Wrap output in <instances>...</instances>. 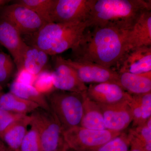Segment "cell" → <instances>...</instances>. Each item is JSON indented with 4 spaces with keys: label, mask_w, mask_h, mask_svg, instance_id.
I'll return each mask as SVG.
<instances>
[{
    "label": "cell",
    "mask_w": 151,
    "mask_h": 151,
    "mask_svg": "<svg viewBox=\"0 0 151 151\" xmlns=\"http://www.w3.org/2000/svg\"><path fill=\"white\" fill-rule=\"evenodd\" d=\"M85 92L55 90L46 96L50 110L58 119L63 131L80 126Z\"/></svg>",
    "instance_id": "277c9868"
},
{
    "label": "cell",
    "mask_w": 151,
    "mask_h": 151,
    "mask_svg": "<svg viewBox=\"0 0 151 151\" xmlns=\"http://www.w3.org/2000/svg\"><path fill=\"white\" fill-rule=\"evenodd\" d=\"M15 68L16 66L10 55L0 52V85L3 87L9 81Z\"/></svg>",
    "instance_id": "d4e9b609"
},
{
    "label": "cell",
    "mask_w": 151,
    "mask_h": 151,
    "mask_svg": "<svg viewBox=\"0 0 151 151\" xmlns=\"http://www.w3.org/2000/svg\"><path fill=\"white\" fill-rule=\"evenodd\" d=\"M86 93L91 100L104 105L129 102L132 97L119 84L110 82L91 84Z\"/></svg>",
    "instance_id": "7c38bea8"
},
{
    "label": "cell",
    "mask_w": 151,
    "mask_h": 151,
    "mask_svg": "<svg viewBox=\"0 0 151 151\" xmlns=\"http://www.w3.org/2000/svg\"><path fill=\"white\" fill-rule=\"evenodd\" d=\"M108 129L95 130L77 126L63 131L66 145L74 151H97L105 143L121 134Z\"/></svg>",
    "instance_id": "8992f818"
},
{
    "label": "cell",
    "mask_w": 151,
    "mask_h": 151,
    "mask_svg": "<svg viewBox=\"0 0 151 151\" xmlns=\"http://www.w3.org/2000/svg\"><path fill=\"white\" fill-rule=\"evenodd\" d=\"M19 151H42L39 135L34 127H31L22 141Z\"/></svg>",
    "instance_id": "4316f807"
},
{
    "label": "cell",
    "mask_w": 151,
    "mask_h": 151,
    "mask_svg": "<svg viewBox=\"0 0 151 151\" xmlns=\"http://www.w3.org/2000/svg\"><path fill=\"white\" fill-rule=\"evenodd\" d=\"M129 102L132 111L133 127L145 124L151 118V92L140 95H132Z\"/></svg>",
    "instance_id": "d6986e66"
},
{
    "label": "cell",
    "mask_w": 151,
    "mask_h": 151,
    "mask_svg": "<svg viewBox=\"0 0 151 151\" xmlns=\"http://www.w3.org/2000/svg\"><path fill=\"white\" fill-rule=\"evenodd\" d=\"M60 151H73V150H71V149L69 148V147H68V146L66 145V144H65V145H64L63 146V148L62 149H61V150H60Z\"/></svg>",
    "instance_id": "1f68e13d"
},
{
    "label": "cell",
    "mask_w": 151,
    "mask_h": 151,
    "mask_svg": "<svg viewBox=\"0 0 151 151\" xmlns=\"http://www.w3.org/2000/svg\"><path fill=\"white\" fill-rule=\"evenodd\" d=\"M9 90V92L20 98L36 103L40 108L46 111H51L46 96L37 92L32 85L14 81L10 84Z\"/></svg>",
    "instance_id": "603a6c76"
},
{
    "label": "cell",
    "mask_w": 151,
    "mask_h": 151,
    "mask_svg": "<svg viewBox=\"0 0 151 151\" xmlns=\"http://www.w3.org/2000/svg\"><path fill=\"white\" fill-rule=\"evenodd\" d=\"M118 73L143 74L151 72V46L129 50L118 65Z\"/></svg>",
    "instance_id": "5bb4252c"
},
{
    "label": "cell",
    "mask_w": 151,
    "mask_h": 151,
    "mask_svg": "<svg viewBox=\"0 0 151 151\" xmlns=\"http://www.w3.org/2000/svg\"><path fill=\"white\" fill-rule=\"evenodd\" d=\"M30 116V125L35 128L39 135L41 151H60L65 144L63 130L54 113L38 108Z\"/></svg>",
    "instance_id": "5b68a950"
},
{
    "label": "cell",
    "mask_w": 151,
    "mask_h": 151,
    "mask_svg": "<svg viewBox=\"0 0 151 151\" xmlns=\"http://www.w3.org/2000/svg\"><path fill=\"white\" fill-rule=\"evenodd\" d=\"M34 87L40 94L47 96L56 90L53 84L51 71L43 70L37 76Z\"/></svg>",
    "instance_id": "484cf974"
},
{
    "label": "cell",
    "mask_w": 151,
    "mask_h": 151,
    "mask_svg": "<svg viewBox=\"0 0 151 151\" xmlns=\"http://www.w3.org/2000/svg\"><path fill=\"white\" fill-rule=\"evenodd\" d=\"M40 108L35 103L20 98L10 92L0 97V109L15 114L27 115Z\"/></svg>",
    "instance_id": "ffe728a7"
},
{
    "label": "cell",
    "mask_w": 151,
    "mask_h": 151,
    "mask_svg": "<svg viewBox=\"0 0 151 151\" xmlns=\"http://www.w3.org/2000/svg\"><path fill=\"white\" fill-rule=\"evenodd\" d=\"M23 116L0 109V137L12 124Z\"/></svg>",
    "instance_id": "f1b7e54d"
},
{
    "label": "cell",
    "mask_w": 151,
    "mask_h": 151,
    "mask_svg": "<svg viewBox=\"0 0 151 151\" xmlns=\"http://www.w3.org/2000/svg\"><path fill=\"white\" fill-rule=\"evenodd\" d=\"M118 84L131 95H140L151 92V72L143 74L119 73Z\"/></svg>",
    "instance_id": "2e32d148"
},
{
    "label": "cell",
    "mask_w": 151,
    "mask_h": 151,
    "mask_svg": "<svg viewBox=\"0 0 151 151\" xmlns=\"http://www.w3.org/2000/svg\"><path fill=\"white\" fill-rule=\"evenodd\" d=\"M93 0H55L52 22L59 23L87 21Z\"/></svg>",
    "instance_id": "ba28073f"
},
{
    "label": "cell",
    "mask_w": 151,
    "mask_h": 151,
    "mask_svg": "<svg viewBox=\"0 0 151 151\" xmlns=\"http://www.w3.org/2000/svg\"><path fill=\"white\" fill-rule=\"evenodd\" d=\"M129 102H122L113 105L98 103L103 113L106 129L122 132L129 127L133 121Z\"/></svg>",
    "instance_id": "4fadbf2b"
},
{
    "label": "cell",
    "mask_w": 151,
    "mask_h": 151,
    "mask_svg": "<svg viewBox=\"0 0 151 151\" xmlns=\"http://www.w3.org/2000/svg\"><path fill=\"white\" fill-rule=\"evenodd\" d=\"M5 151H19L18 150H11V149L8 148L7 147Z\"/></svg>",
    "instance_id": "836d02e7"
},
{
    "label": "cell",
    "mask_w": 151,
    "mask_h": 151,
    "mask_svg": "<svg viewBox=\"0 0 151 151\" xmlns=\"http://www.w3.org/2000/svg\"><path fill=\"white\" fill-rule=\"evenodd\" d=\"M21 35L13 26L0 19V45L10 53L17 70L23 68L24 55L28 46Z\"/></svg>",
    "instance_id": "8fae6325"
},
{
    "label": "cell",
    "mask_w": 151,
    "mask_h": 151,
    "mask_svg": "<svg viewBox=\"0 0 151 151\" xmlns=\"http://www.w3.org/2000/svg\"><path fill=\"white\" fill-rule=\"evenodd\" d=\"M151 46V12L145 11L137 19L129 32L128 51L142 47Z\"/></svg>",
    "instance_id": "9a60e30c"
},
{
    "label": "cell",
    "mask_w": 151,
    "mask_h": 151,
    "mask_svg": "<svg viewBox=\"0 0 151 151\" xmlns=\"http://www.w3.org/2000/svg\"><path fill=\"white\" fill-rule=\"evenodd\" d=\"M86 92L84 93L83 115L80 126L92 130L106 129L100 106L87 97Z\"/></svg>",
    "instance_id": "ac0fdd59"
},
{
    "label": "cell",
    "mask_w": 151,
    "mask_h": 151,
    "mask_svg": "<svg viewBox=\"0 0 151 151\" xmlns=\"http://www.w3.org/2000/svg\"><path fill=\"white\" fill-rule=\"evenodd\" d=\"M129 151H140L139 150H136V149H131L130 150H129Z\"/></svg>",
    "instance_id": "e575fe53"
},
{
    "label": "cell",
    "mask_w": 151,
    "mask_h": 151,
    "mask_svg": "<svg viewBox=\"0 0 151 151\" xmlns=\"http://www.w3.org/2000/svg\"><path fill=\"white\" fill-rule=\"evenodd\" d=\"M134 24L113 23L89 27L91 30L87 27L81 40L72 49V60L94 63L108 68L118 66L128 52V35Z\"/></svg>",
    "instance_id": "6da1fadb"
},
{
    "label": "cell",
    "mask_w": 151,
    "mask_h": 151,
    "mask_svg": "<svg viewBox=\"0 0 151 151\" xmlns=\"http://www.w3.org/2000/svg\"><path fill=\"white\" fill-rule=\"evenodd\" d=\"M49 56L45 52L33 45H28L25 52L23 68L37 75L44 70Z\"/></svg>",
    "instance_id": "7402d4cb"
},
{
    "label": "cell",
    "mask_w": 151,
    "mask_h": 151,
    "mask_svg": "<svg viewBox=\"0 0 151 151\" xmlns=\"http://www.w3.org/2000/svg\"><path fill=\"white\" fill-rule=\"evenodd\" d=\"M54 69L51 71L53 84L56 90L65 92L84 93L87 87L70 65L63 62L61 56L55 58Z\"/></svg>",
    "instance_id": "30bf717a"
},
{
    "label": "cell",
    "mask_w": 151,
    "mask_h": 151,
    "mask_svg": "<svg viewBox=\"0 0 151 151\" xmlns=\"http://www.w3.org/2000/svg\"><path fill=\"white\" fill-rule=\"evenodd\" d=\"M127 136L132 148L151 151V118L145 124L130 129Z\"/></svg>",
    "instance_id": "44dd1931"
},
{
    "label": "cell",
    "mask_w": 151,
    "mask_h": 151,
    "mask_svg": "<svg viewBox=\"0 0 151 151\" xmlns=\"http://www.w3.org/2000/svg\"><path fill=\"white\" fill-rule=\"evenodd\" d=\"M30 122V116L24 115L4 132L0 137V140L8 148L14 150H19Z\"/></svg>",
    "instance_id": "e0dca14e"
},
{
    "label": "cell",
    "mask_w": 151,
    "mask_h": 151,
    "mask_svg": "<svg viewBox=\"0 0 151 151\" xmlns=\"http://www.w3.org/2000/svg\"><path fill=\"white\" fill-rule=\"evenodd\" d=\"M87 27V21L46 23L32 35L33 40L31 45L42 50L49 55L60 54L74 48Z\"/></svg>",
    "instance_id": "3957f363"
},
{
    "label": "cell",
    "mask_w": 151,
    "mask_h": 151,
    "mask_svg": "<svg viewBox=\"0 0 151 151\" xmlns=\"http://www.w3.org/2000/svg\"><path fill=\"white\" fill-rule=\"evenodd\" d=\"M151 1L93 0L87 21L88 27L113 23L134 24L141 14L151 10Z\"/></svg>",
    "instance_id": "7a4b0ae2"
},
{
    "label": "cell",
    "mask_w": 151,
    "mask_h": 151,
    "mask_svg": "<svg viewBox=\"0 0 151 151\" xmlns=\"http://www.w3.org/2000/svg\"><path fill=\"white\" fill-rule=\"evenodd\" d=\"M61 58L63 62L70 65L76 71L81 81L85 84L107 82L118 84L119 73L112 68L94 63L65 59L62 57Z\"/></svg>",
    "instance_id": "9c48e42d"
},
{
    "label": "cell",
    "mask_w": 151,
    "mask_h": 151,
    "mask_svg": "<svg viewBox=\"0 0 151 151\" xmlns=\"http://www.w3.org/2000/svg\"><path fill=\"white\" fill-rule=\"evenodd\" d=\"M55 0H19L14 3L25 6L35 13L46 23L52 22Z\"/></svg>",
    "instance_id": "cb8c5ba5"
},
{
    "label": "cell",
    "mask_w": 151,
    "mask_h": 151,
    "mask_svg": "<svg viewBox=\"0 0 151 151\" xmlns=\"http://www.w3.org/2000/svg\"><path fill=\"white\" fill-rule=\"evenodd\" d=\"M0 19L11 24L21 35H32L46 24L31 10L15 3L2 8Z\"/></svg>",
    "instance_id": "52a82bcc"
},
{
    "label": "cell",
    "mask_w": 151,
    "mask_h": 151,
    "mask_svg": "<svg viewBox=\"0 0 151 151\" xmlns=\"http://www.w3.org/2000/svg\"><path fill=\"white\" fill-rule=\"evenodd\" d=\"M37 76L30 73L24 68L17 70L14 81L27 85H33L35 81Z\"/></svg>",
    "instance_id": "f546056e"
},
{
    "label": "cell",
    "mask_w": 151,
    "mask_h": 151,
    "mask_svg": "<svg viewBox=\"0 0 151 151\" xmlns=\"http://www.w3.org/2000/svg\"><path fill=\"white\" fill-rule=\"evenodd\" d=\"M129 147L127 134L123 132L101 146L97 151H129Z\"/></svg>",
    "instance_id": "83f0119b"
},
{
    "label": "cell",
    "mask_w": 151,
    "mask_h": 151,
    "mask_svg": "<svg viewBox=\"0 0 151 151\" xmlns=\"http://www.w3.org/2000/svg\"><path fill=\"white\" fill-rule=\"evenodd\" d=\"M3 87L1 85H0V97L1 95L3 94Z\"/></svg>",
    "instance_id": "d6a6232c"
},
{
    "label": "cell",
    "mask_w": 151,
    "mask_h": 151,
    "mask_svg": "<svg viewBox=\"0 0 151 151\" xmlns=\"http://www.w3.org/2000/svg\"><path fill=\"white\" fill-rule=\"evenodd\" d=\"M6 147L4 143L0 140V151H5Z\"/></svg>",
    "instance_id": "4dcf8cb0"
}]
</instances>
